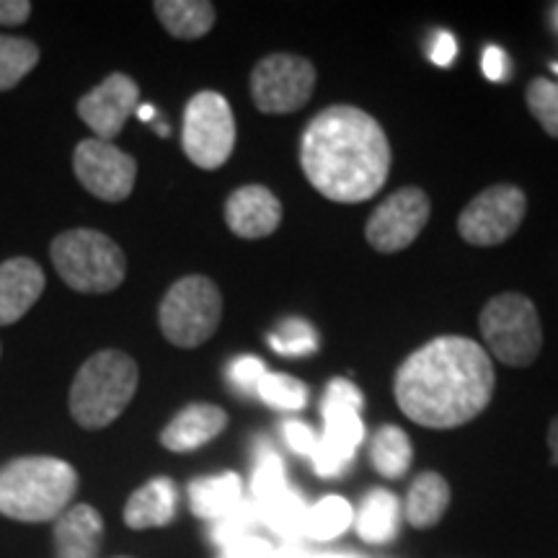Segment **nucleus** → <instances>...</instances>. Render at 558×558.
Masks as SVG:
<instances>
[{
  "mask_svg": "<svg viewBox=\"0 0 558 558\" xmlns=\"http://www.w3.org/2000/svg\"><path fill=\"white\" fill-rule=\"evenodd\" d=\"M494 365L478 341L437 337L399 367L393 396L411 422L427 429L469 424L494 396Z\"/></svg>",
  "mask_w": 558,
  "mask_h": 558,
  "instance_id": "obj_1",
  "label": "nucleus"
},
{
  "mask_svg": "<svg viewBox=\"0 0 558 558\" xmlns=\"http://www.w3.org/2000/svg\"><path fill=\"white\" fill-rule=\"evenodd\" d=\"M300 166L326 199L354 205L383 190L390 171V145L367 111L329 107L305 128Z\"/></svg>",
  "mask_w": 558,
  "mask_h": 558,
  "instance_id": "obj_2",
  "label": "nucleus"
},
{
  "mask_svg": "<svg viewBox=\"0 0 558 558\" xmlns=\"http://www.w3.org/2000/svg\"><path fill=\"white\" fill-rule=\"evenodd\" d=\"M78 492V473L58 458H19L0 471V514L19 522H50Z\"/></svg>",
  "mask_w": 558,
  "mask_h": 558,
  "instance_id": "obj_3",
  "label": "nucleus"
},
{
  "mask_svg": "<svg viewBox=\"0 0 558 558\" xmlns=\"http://www.w3.org/2000/svg\"><path fill=\"white\" fill-rule=\"evenodd\" d=\"M137 365L130 354L104 349L83 362L70 386V414L83 429H104L124 414L137 390Z\"/></svg>",
  "mask_w": 558,
  "mask_h": 558,
  "instance_id": "obj_4",
  "label": "nucleus"
},
{
  "mask_svg": "<svg viewBox=\"0 0 558 558\" xmlns=\"http://www.w3.org/2000/svg\"><path fill=\"white\" fill-rule=\"evenodd\" d=\"M52 264L68 288L101 295L117 290L128 275L122 248L99 230H68L52 241Z\"/></svg>",
  "mask_w": 558,
  "mask_h": 558,
  "instance_id": "obj_5",
  "label": "nucleus"
},
{
  "mask_svg": "<svg viewBox=\"0 0 558 558\" xmlns=\"http://www.w3.org/2000/svg\"><path fill=\"white\" fill-rule=\"evenodd\" d=\"M488 352L509 367H530L543 349V326L535 303L520 292H505L484 305L478 318Z\"/></svg>",
  "mask_w": 558,
  "mask_h": 558,
  "instance_id": "obj_6",
  "label": "nucleus"
},
{
  "mask_svg": "<svg viewBox=\"0 0 558 558\" xmlns=\"http://www.w3.org/2000/svg\"><path fill=\"white\" fill-rule=\"evenodd\" d=\"M222 318V295L213 279L181 277L160 300L158 324L173 347L194 349L218 331Z\"/></svg>",
  "mask_w": 558,
  "mask_h": 558,
  "instance_id": "obj_7",
  "label": "nucleus"
},
{
  "mask_svg": "<svg viewBox=\"0 0 558 558\" xmlns=\"http://www.w3.org/2000/svg\"><path fill=\"white\" fill-rule=\"evenodd\" d=\"M362 393L354 383L331 380L326 388L320 414H324V435L318 437L316 452L311 456L313 471L324 478H333L352 463L354 452L365 437V424L360 418Z\"/></svg>",
  "mask_w": 558,
  "mask_h": 558,
  "instance_id": "obj_8",
  "label": "nucleus"
},
{
  "mask_svg": "<svg viewBox=\"0 0 558 558\" xmlns=\"http://www.w3.org/2000/svg\"><path fill=\"white\" fill-rule=\"evenodd\" d=\"M181 145L199 169L215 171L226 163L235 148V120L226 96L202 90L186 104Z\"/></svg>",
  "mask_w": 558,
  "mask_h": 558,
  "instance_id": "obj_9",
  "label": "nucleus"
},
{
  "mask_svg": "<svg viewBox=\"0 0 558 558\" xmlns=\"http://www.w3.org/2000/svg\"><path fill=\"white\" fill-rule=\"evenodd\" d=\"M316 68L300 54L275 52L256 62L251 73V96L264 114H290L311 101Z\"/></svg>",
  "mask_w": 558,
  "mask_h": 558,
  "instance_id": "obj_10",
  "label": "nucleus"
},
{
  "mask_svg": "<svg viewBox=\"0 0 558 558\" xmlns=\"http://www.w3.org/2000/svg\"><path fill=\"white\" fill-rule=\"evenodd\" d=\"M527 213V197L520 186H488L460 213L458 233L471 246H499L518 233Z\"/></svg>",
  "mask_w": 558,
  "mask_h": 558,
  "instance_id": "obj_11",
  "label": "nucleus"
},
{
  "mask_svg": "<svg viewBox=\"0 0 558 558\" xmlns=\"http://www.w3.org/2000/svg\"><path fill=\"white\" fill-rule=\"evenodd\" d=\"M432 213L427 192L416 186H403L386 197L369 215L365 235L367 243L380 254H396L409 248L427 226Z\"/></svg>",
  "mask_w": 558,
  "mask_h": 558,
  "instance_id": "obj_12",
  "label": "nucleus"
},
{
  "mask_svg": "<svg viewBox=\"0 0 558 558\" xmlns=\"http://www.w3.org/2000/svg\"><path fill=\"white\" fill-rule=\"evenodd\" d=\"M73 169L81 184L104 202H122L135 190V158L99 137L78 143L73 156Z\"/></svg>",
  "mask_w": 558,
  "mask_h": 558,
  "instance_id": "obj_13",
  "label": "nucleus"
},
{
  "mask_svg": "<svg viewBox=\"0 0 558 558\" xmlns=\"http://www.w3.org/2000/svg\"><path fill=\"white\" fill-rule=\"evenodd\" d=\"M140 88L137 83L124 73H111L107 81L78 101V117L99 135L104 143H111L137 109Z\"/></svg>",
  "mask_w": 558,
  "mask_h": 558,
  "instance_id": "obj_14",
  "label": "nucleus"
},
{
  "mask_svg": "<svg viewBox=\"0 0 558 558\" xmlns=\"http://www.w3.org/2000/svg\"><path fill=\"white\" fill-rule=\"evenodd\" d=\"M226 222L239 239H267L282 222V205L267 186H241L226 202Z\"/></svg>",
  "mask_w": 558,
  "mask_h": 558,
  "instance_id": "obj_15",
  "label": "nucleus"
},
{
  "mask_svg": "<svg viewBox=\"0 0 558 558\" xmlns=\"http://www.w3.org/2000/svg\"><path fill=\"white\" fill-rule=\"evenodd\" d=\"M41 292L45 275L37 262L16 256L0 264V326H11L24 318Z\"/></svg>",
  "mask_w": 558,
  "mask_h": 558,
  "instance_id": "obj_16",
  "label": "nucleus"
},
{
  "mask_svg": "<svg viewBox=\"0 0 558 558\" xmlns=\"http://www.w3.org/2000/svg\"><path fill=\"white\" fill-rule=\"evenodd\" d=\"M228 427V414L213 403H192L181 409L160 432V445L171 452H192L213 442Z\"/></svg>",
  "mask_w": 558,
  "mask_h": 558,
  "instance_id": "obj_17",
  "label": "nucleus"
},
{
  "mask_svg": "<svg viewBox=\"0 0 558 558\" xmlns=\"http://www.w3.org/2000/svg\"><path fill=\"white\" fill-rule=\"evenodd\" d=\"M104 538V520L90 505L65 509L54 522V554L58 558H96Z\"/></svg>",
  "mask_w": 558,
  "mask_h": 558,
  "instance_id": "obj_18",
  "label": "nucleus"
},
{
  "mask_svg": "<svg viewBox=\"0 0 558 558\" xmlns=\"http://www.w3.org/2000/svg\"><path fill=\"white\" fill-rule=\"evenodd\" d=\"M173 514H177V484L166 476L140 486L124 507V522L132 530L163 527L173 520Z\"/></svg>",
  "mask_w": 558,
  "mask_h": 558,
  "instance_id": "obj_19",
  "label": "nucleus"
},
{
  "mask_svg": "<svg viewBox=\"0 0 558 558\" xmlns=\"http://www.w3.org/2000/svg\"><path fill=\"white\" fill-rule=\"evenodd\" d=\"M243 501V484L239 473H220V476L194 478L190 484L192 512L202 520H220L233 512Z\"/></svg>",
  "mask_w": 558,
  "mask_h": 558,
  "instance_id": "obj_20",
  "label": "nucleus"
},
{
  "mask_svg": "<svg viewBox=\"0 0 558 558\" xmlns=\"http://www.w3.org/2000/svg\"><path fill=\"white\" fill-rule=\"evenodd\" d=\"M357 535L365 543L373 546H383L399 535L401 527V505L396 494L386 492V488H375L362 499L357 512Z\"/></svg>",
  "mask_w": 558,
  "mask_h": 558,
  "instance_id": "obj_21",
  "label": "nucleus"
},
{
  "mask_svg": "<svg viewBox=\"0 0 558 558\" xmlns=\"http://www.w3.org/2000/svg\"><path fill=\"white\" fill-rule=\"evenodd\" d=\"M450 507V486L439 473H422L409 488L407 520L418 530L435 527Z\"/></svg>",
  "mask_w": 558,
  "mask_h": 558,
  "instance_id": "obj_22",
  "label": "nucleus"
},
{
  "mask_svg": "<svg viewBox=\"0 0 558 558\" xmlns=\"http://www.w3.org/2000/svg\"><path fill=\"white\" fill-rule=\"evenodd\" d=\"M156 16L177 39H199L213 29L215 5L205 0H158Z\"/></svg>",
  "mask_w": 558,
  "mask_h": 558,
  "instance_id": "obj_23",
  "label": "nucleus"
},
{
  "mask_svg": "<svg viewBox=\"0 0 558 558\" xmlns=\"http://www.w3.org/2000/svg\"><path fill=\"white\" fill-rule=\"evenodd\" d=\"M411 439L403 429L393 427V424H386V427L378 429V435L373 439V450H369V458H373L375 471L386 478H401L403 473L409 471L411 465Z\"/></svg>",
  "mask_w": 558,
  "mask_h": 558,
  "instance_id": "obj_24",
  "label": "nucleus"
},
{
  "mask_svg": "<svg viewBox=\"0 0 558 558\" xmlns=\"http://www.w3.org/2000/svg\"><path fill=\"white\" fill-rule=\"evenodd\" d=\"M354 522V509L341 497H324L318 505L308 507L303 535L311 541H333Z\"/></svg>",
  "mask_w": 558,
  "mask_h": 558,
  "instance_id": "obj_25",
  "label": "nucleus"
},
{
  "mask_svg": "<svg viewBox=\"0 0 558 558\" xmlns=\"http://www.w3.org/2000/svg\"><path fill=\"white\" fill-rule=\"evenodd\" d=\"M262 512V525H269L271 530H277L279 535L284 538H300L305 527V518H308V505L305 499L300 497L298 492H292L288 486L279 497H275L267 505L259 507Z\"/></svg>",
  "mask_w": 558,
  "mask_h": 558,
  "instance_id": "obj_26",
  "label": "nucleus"
},
{
  "mask_svg": "<svg viewBox=\"0 0 558 558\" xmlns=\"http://www.w3.org/2000/svg\"><path fill=\"white\" fill-rule=\"evenodd\" d=\"M39 62V47L24 37L0 34V90H11Z\"/></svg>",
  "mask_w": 558,
  "mask_h": 558,
  "instance_id": "obj_27",
  "label": "nucleus"
},
{
  "mask_svg": "<svg viewBox=\"0 0 558 558\" xmlns=\"http://www.w3.org/2000/svg\"><path fill=\"white\" fill-rule=\"evenodd\" d=\"M284 488H288V481H284L282 458L277 456L275 448H269L267 442H262L259 450H256L254 476H251V499L256 501V507H262L275 497H279Z\"/></svg>",
  "mask_w": 558,
  "mask_h": 558,
  "instance_id": "obj_28",
  "label": "nucleus"
},
{
  "mask_svg": "<svg viewBox=\"0 0 558 558\" xmlns=\"http://www.w3.org/2000/svg\"><path fill=\"white\" fill-rule=\"evenodd\" d=\"M262 525V512L256 507L254 499H246L233 512H228L226 518L215 520L213 527H209V541L215 543L220 550L230 546V543L246 538V535H254V530Z\"/></svg>",
  "mask_w": 558,
  "mask_h": 558,
  "instance_id": "obj_29",
  "label": "nucleus"
},
{
  "mask_svg": "<svg viewBox=\"0 0 558 558\" xmlns=\"http://www.w3.org/2000/svg\"><path fill=\"white\" fill-rule=\"evenodd\" d=\"M256 396L275 409L298 411L305 407V401H308V388H305V383L292 378V375L267 373L259 386H256Z\"/></svg>",
  "mask_w": 558,
  "mask_h": 558,
  "instance_id": "obj_30",
  "label": "nucleus"
},
{
  "mask_svg": "<svg viewBox=\"0 0 558 558\" xmlns=\"http://www.w3.org/2000/svg\"><path fill=\"white\" fill-rule=\"evenodd\" d=\"M269 347L282 357H305L318 349V337L305 320L290 318L275 333H269Z\"/></svg>",
  "mask_w": 558,
  "mask_h": 558,
  "instance_id": "obj_31",
  "label": "nucleus"
},
{
  "mask_svg": "<svg viewBox=\"0 0 558 558\" xmlns=\"http://www.w3.org/2000/svg\"><path fill=\"white\" fill-rule=\"evenodd\" d=\"M525 101L530 114L538 120L541 128L558 140V83L548 78L530 81Z\"/></svg>",
  "mask_w": 558,
  "mask_h": 558,
  "instance_id": "obj_32",
  "label": "nucleus"
},
{
  "mask_svg": "<svg viewBox=\"0 0 558 558\" xmlns=\"http://www.w3.org/2000/svg\"><path fill=\"white\" fill-rule=\"evenodd\" d=\"M230 383L233 388H239L241 393H256V386H259L264 375H267V367L259 357H239L230 365Z\"/></svg>",
  "mask_w": 558,
  "mask_h": 558,
  "instance_id": "obj_33",
  "label": "nucleus"
},
{
  "mask_svg": "<svg viewBox=\"0 0 558 558\" xmlns=\"http://www.w3.org/2000/svg\"><path fill=\"white\" fill-rule=\"evenodd\" d=\"M271 554H275L271 543L254 533V535H246V538L230 543V546L220 550L218 558H271Z\"/></svg>",
  "mask_w": 558,
  "mask_h": 558,
  "instance_id": "obj_34",
  "label": "nucleus"
},
{
  "mask_svg": "<svg viewBox=\"0 0 558 558\" xmlns=\"http://www.w3.org/2000/svg\"><path fill=\"white\" fill-rule=\"evenodd\" d=\"M282 435H284V439H288L290 448L295 450V452H300V456L311 458L313 452H316L318 437H316V432L308 427V424H303V422H284Z\"/></svg>",
  "mask_w": 558,
  "mask_h": 558,
  "instance_id": "obj_35",
  "label": "nucleus"
},
{
  "mask_svg": "<svg viewBox=\"0 0 558 558\" xmlns=\"http://www.w3.org/2000/svg\"><path fill=\"white\" fill-rule=\"evenodd\" d=\"M481 68H484V75L488 81H507L509 78V60L505 50L499 47H486L484 60H481Z\"/></svg>",
  "mask_w": 558,
  "mask_h": 558,
  "instance_id": "obj_36",
  "label": "nucleus"
},
{
  "mask_svg": "<svg viewBox=\"0 0 558 558\" xmlns=\"http://www.w3.org/2000/svg\"><path fill=\"white\" fill-rule=\"evenodd\" d=\"M456 52H458V45H456V37L448 32H439L435 41H432V50H429V58L435 65L439 68H448L452 60H456Z\"/></svg>",
  "mask_w": 558,
  "mask_h": 558,
  "instance_id": "obj_37",
  "label": "nucleus"
},
{
  "mask_svg": "<svg viewBox=\"0 0 558 558\" xmlns=\"http://www.w3.org/2000/svg\"><path fill=\"white\" fill-rule=\"evenodd\" d=\"M32 16V3L26 0H0V26H21Z\"/></svg>",
  "mask_w": 558,
  "mask_h": 558,
  "instance_id": "obj_38",
  "label": "nucleus"
},
{
  "mask_svg": "<svg viewBox=\"0 0 558 558\" xmlns=\"http://www.w3.org/2000/svg\"><path fill=\"white\" fill-rule=\"evenodd\" d=\"M271 558H311V554L300 546V543L292 541V543H284L282 548H277L275 554H271Z\"/></svg>",
  "mask_w": 558,
  "mask_h": 558,
  "instance_id": "obj_39",
  "label": "nucleus"
},
{
  "mask_svg": "<svg viewBox=\"0 0 558 558\" xmlns=\"http://www.w3.org/2000/svg\"><path fill=\"white\" fill-rule=\"evenodd\" d=\"M548 448H550V463L558 465V416L548 427Z\"/></svg>",
  "mask_w": 558,
  "mask_h": 558,
  "instance_id": "obj_40",
  "label": "nucleus"
},
{
  "mask_svg": "<svg viewBox=\"0 0 558 558\" xmlns=\"http://www.w3.org/2000/svg\"><path fill=\"white\" fill-rule=\"evenodd\" d=\"M153 114H156V109H153V107H140V120H143V122H150Z\"/></svg>",
  "mask_w": 558,
  "mask_h": 558,
  "instance_id": "obj_41",
  "label": "nucleus"
},
{
  "mask_svg": "<svg viewBox=\"0 0 558 558\" xmlns=\"http://www.w3.org/2000/svg\"><path fill=\"white\" fill-rule=\"evenodd\" d=\"M311 558H360V556H352V554H316Z\"/></svg>",
  "mask_w": 558,
  "mask_h": 558,
  "instance_id": "obj_42",
  "label": "nucleus"
},
{
  "mask_svg": "<svg viewBox=\"0 0 558 558\" xmlns=\"http://www.w3.org/2000/svg\"><path fill=\"white\" fill-rule=\"evenodd\" d=\"M550 24H554V29L558 32V3H554V9H550Z\"/></svg>",
  "mask_w": 558,
  "mask_h": 558,
  "instance_id": "obj_43",
  "label": "nucleus"
},
{
  "mask_svg": "<svg viewBox=\"0 0 558 558\" xmlns=\"http://www.w3.org/2000/svg\"><path fill=\"white\" fill-rule=\"evenodd\" d=\"M554 70H556V73H558V65H554Z\"/></svg>",
  "mask_w": 558,
  "mask_h": 558,
  "instance_id": "obj_44",
  "label": "nucleus"
}]
</instances>
